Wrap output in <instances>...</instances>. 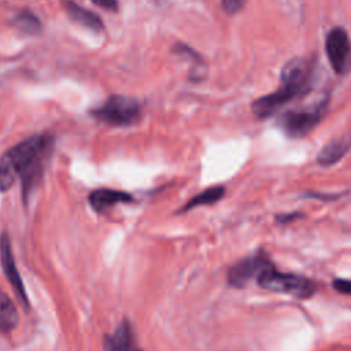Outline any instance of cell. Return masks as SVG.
<instances>
[{
    "label": "cell",
    "instance_id": "cell-2",
    "mask_svg": "<svg viewBox=\"0 0 351 351\" xmlns=\"http://www.w3.org/2000/svg\"><path fill=\"white\" fill-rule=\"evenodd\" d=\"M315 74L314 58H293L288 60L280 74V86L261 96L251 104V111L256 119H267L278 112L285 104L300 99L313 88Z\"/></svg>",
    "mask_w": 351,
    "mask_h": 351
},
{
    "label": "cell",
    "instance_id": "cell-9",
    "mask_svg": "<svg viewBox=\"0 0 351 351\" xmlns=\"http://www.w3.org/2000/svg\"><path fill=\"white\" fill-rule=\"evenodd\" d=\"M350 149H351V130L326 143L322 147L321 152L317 155V163L322 167L333 166L337 162H340Z\"/></svg>",
    "mask_w": 351,
    "mask_h": 351
},
{
    "label": "cell",
    "instance_id": "cell-11",
    "mask_svg": "<svg viewBox=\"0 0 351 351\" xmlns=\"http://www.w3.org/2000/svg\"><path fill=\"white\" fill-rule=\"evenodd\" d=\"M62 5L63 10L66 11V14L69 15V18L93 32H103L104 25L103 21L99 18L97 14L92 12L88 8H84L81 5H78L75 1L73 0H62Z\"/></svg>",
    "mask_w": 351,
    "mask_h": 351
},
{
    "label": "cell",
    "instance_id": "cell-15",
    "mask_svg": "<svg viewBox=\"0 0 351 351\" xmlns=\"http://www.w3.org/2000/svg\"><path fill=\"white\" fill-rule=\"evenodd\" d=\"M14 25L16 29L26 34H36L41 30L40 19L27 10H23L14 16Z\"/></svg>",
    "mask_w": 351,
    "mask_h": 351
},
{
    "label": "cell",
    "instance_id": "cell-7",
    "mask_svg": "<svg viewBox=\"0 0 351 351\" xmlns=\"http://www.w3.org/2000/svg\"><path fill=\"white\" fill-rule=\"evenodd\" d=\"M0 262H1V269L4 271V276L8 280V282L11 284L15 295L18 296L21 303L27 308L29 300H27V296H26V291H25L22 278H21L19 271H18L16 265H15L10 237H8L7 233H3L1 237H0Z\"/></svg>",
    "mask_w": 351,
    "mask_h": 351
},
{
    "label": "cell",
    "instance_id": "cell-10",
    "mask_svg": "<svg viewBox=\"0 0 351 351\" xmlns=\"http://www.w3.org/2000/svg\"><path fill=\"white\" fill-rule=\"evenodd\" d=\"M89 204L92 208L97 213H104L110 207L119 204V203H130L133 202V196L129 195L128 192L123 191H115V189H108V188H101V189H95L89 193Z\"/></svg>",
    "mask_w": 351,
    "mask_h": 351
},
{
    "label": "cell",
    "instance_id": "cell-18",
    "mask_svg": "<svg viewBox=\"0 0 351 351\" xmlns=\"http://www.w3.org/2000/svg\"><path fill=\"white\" fill-rule=\"evenodd\" d=\"M96 5L107 10V11H117L118 10V0H90Z\"/></svg>",
    "mask_w": 351,
    "mask_h": 351
},
{
    "label": "cell",
    "instance_id": "cell-1",
    "mask_svg": "<svg viewBox=\"0 0 351 351\" xmlns=\"http://www.w3.org/2000/svg\"><path fill=\"white\" fill-rule=\"evenodd\" d=\"M52 149V136L34 134L4 152L0 158V192L8 191L19 177L22 181V197L27 203L43 177Z\"/></svg>",
    "mask_w": 351,
    "mask_h": 351
},
{
    "label": "cell",
    "instance_id": "cell-3",
    "mask_svg": "<svg viewBox=\"0 0 351 351\" xmlns=\"http://www.w3.org/2000/svg\"><path fill=\"white\" fill-rule=\"evenodd\" d=\"M329 95H325L322 99L310 106L287 110L277 118V126L288 137H304L325 118L329 108Z\"/></svg>",
    "mask_w": 351,
    "mask_h": 351
},
{
    "label": "cell",
    "instance_id": "cell-12",
    "mask_svg": "<svg viewBox=\"0 0 351 351\" xmlns=\"http://www.w3.org/2000/svg\"><path fill=\"white\" fill-rule=\"evenodd\" d=\"M104 351H140L133 346V333L130 324L125 319L117 328L112 336H106Z\"/></svg>",
    "mask_w": 351,
    "mask_h": 351
},
{
    "label": "cell",
    "instance_id": "cell-13",
    "mask_svg": "<svg viewBox=\"0 0 351 351\" xmlns=\"http://www.w3.org/2000/svg\"><path fill=\"white\" fill-rule=\"evenodd\" d=\"M18 324V311L8 296L0 292V333L12 330Z\"/></svg>",
    "mask_w": 351,
    "mask_h": 351
},
{
    "label": "cell",
    "instance_id": "cell-14",
    "mask_svg": "<svg viewBox=\"0 0 351 351\" xmlns=\"http://www.w3.org/2000/svg\"><path fill=\"white\" fill-rule=\"evenodd\" d=\"M225 195V188L223 186H211L208 189H204L203 192H200L199 195L193 196L180 211H188L200 206H208V204H214L218 200H221Z\"/></svg>",
    "mask_w": 351,
    "mask_h": 351
},
{
    "label": "cell",
    "instance_id": "cell-5",
    "mask_svg": "<svg viewBox=\"0 0 351 351\" xmlns=\"http://www.w3.org/2000/svg\"><path fill=\"white\" fill-rule=\"evenodd\" d=\"M258 284L269 291L288 293L295 298H310L315 292V284L299 274L277 271L273 265L267 266L258 277Z\"/></svg>",
    "mask_w": 351,
    "mask_h": 351
},
{
    "label": "cell",
    "instance_id": "cell-16",
    "mask_svg": "<svg viewBox=\"0 0 351 351\" xmlns=\"http://www.w3.org/2000/svg\"><path fill=\"white\" fill-rule=\"evenodd\" d=\"M245 1L247 0H221V4L228 15H234L244 8Z\"/></svg>",
    "mask_w": 351,
    "mask_h": 351
},
{
    "label": "cell",
    "instance_id": "cell-8",
    "mask_svg": "<svg viewBox=\"0 0 351 351\" xmlns=\"http://www.w3.org/2000/svg\"><path fill=\"white\" fill-rule=\"evenodd\" d=\"M271 263L262 255H252L233 265L228 271V282L232 287H244L254 276L258 277Z\"/></svg>",
    "mask_w": 351,
    "mask_h": 351
},
{
    "label": "cell",
    "instance_id": "cell-4",
    "mask_svg": "<svg viewBox=\"0 0 351 351\" xmlns=\"http://www.w3.org/2000/svg\"><path fill=\"white\" fill-rule=\"evenodd\" d=\"M92 117L101 123L111 126H130L137 123L141 115L140 104L136 99L122 95L110 96L101 106L90 111Z\"/></svg>",
    "mask_w": 351,
    "mask_h": 351
},
{
    "label": "cell",
    "instance_id": "cell-6",
    "mask_svg": "<svg viewBox=\"0 0 351 351\" xmlns=\"http://www.w3.org/2000/svg\"><path fill=\"white\" fill-rule=\"evenodd\" d=\"M325 52L336 74L351 73V40L344 27L335 26L329 30L325 38Z\"/></svg>",
    "mask_w": 351,
    "mask_h": 351
},
{
    "label": "cell",
    "instance_id": "cell-17",
    "mask_svg": "<svg viewBox=\"0 0 351 351\" xmlns=\"http://www.w3.org/2000/svg\"><path fill=\"white\" fill-rule=\"evenodd\" d=\"M333 288L340 292V293H344V295H351V280H335L333 281Z\"/></svg>",
    "mask_w": 351,
    "mask_h": 351
}]
</instances>
